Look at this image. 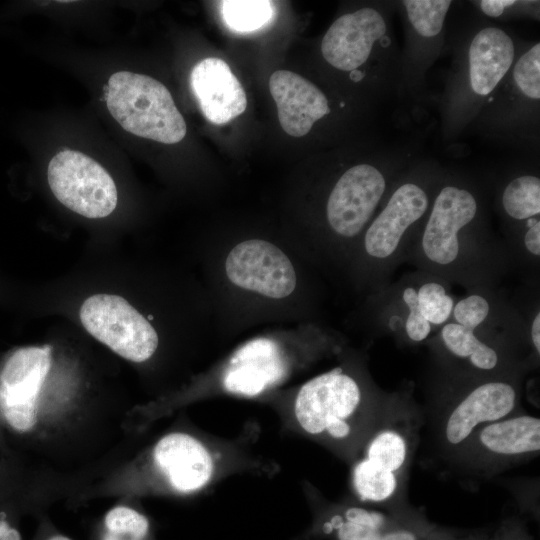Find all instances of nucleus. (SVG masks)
Here are the masks:
<instances>
[{"label": "nucleus", "instance_id": "nucleus-1", "mask_svg": "<svg viewBox=\"0 0 540 540\" xmlns=\"http://www.w3.org/2000/svg\"><path fill=\"white\" fill-rule=\"evenodd\" d=\"M388 396L339 366L306 381L289 400L271 405L281 431L313 441L350 465Z\"/></svg>", "mask_w": 540, "mask_h": 540}, {"label": "nucleus", "instance_id": "nucleus-2", "mask_svg": "<svg viewBox=\"0 0 540 540\" xmlns=\"http://www.w3.org/2000/svg\"><path fill=\"white\" fill-rule=\"evenodd\" d=\"M425 424L410 393L389 394L384 408L350 466L352 498L367 505L406 508L411 465Z\"/></svg>", "mask_w": 540, "mask_h": 540}, {"label": "nucleus", "instance_id": "nucleus-3", "mask_svg": "<svg viewBox=\"0 0 540 540\" xmlns=\"http://www.w3.org/2000/svg\"><path fill=\"white\" fill-rule=\"evenodd\" d=\"M521 385L515 375L473 376L443 395L429 413L432 447L449 465L482 426L521 412Z\"/></svg>", "mask_w": 540, "mask_h": 540}, {"label": "nucleus", "instance_id": "nucleus-4", "mask_svg": "<svg viewBox=\"0 0 540 540\" xmlns=\"http://www.w3.org/2000/svg\"><path fill=\"white\" fill-rule=\"evenodd\" d=\"M105 96L109 112L127 132L164 144L178 143L186 135L185 120L171 93L150 76L116 72Z\"/></svg>", "mask_w": 540, "mask_h": 540}, {"label": "nucleus", "instance_id": "nucleus-5", "mask_svg": "<svg viewBox=\"0 0 540 540\" xmlns=\"http://www.w3.org/2000/svg\"><path fill=\"white\" fill-rule=\"evenodd\" d=\"M539 452L540 419L521 411L480 427L448 466L472 483L530 461Z\"/></svg>", "mask_w": 540, "mask_h": 540}, {"label": "nucleus", "instance_id": "nucleus-6", "mask_svg": "<svg viewBox=\"0 0 540 540\" xmlns=\"http://www.w3.org/2000/svg\"><path fill=\"white\" fill-rule=\"evenodd\" d=\"M478 204L471 192L446 186L437 195L416 245L418 258L434 273L457 275L467 268L469 248L460 232L473 222Z\"/></svg>", "mask_w": 540, "mask_h": 540}, {"label": "nucleus", "instance_id": "nucleus-7", "mask_svg": "<svg viewBox=\"0 0 540 540\" xmlns=\"http://www.w3.org/2000/svg\"><path fill=\"white\" fill-rule=\"evenodd\" d=\"M302 490L315 514L317 529L335 540H419L416 527L402 516L408 507L388 513L353 498L332 502L306 480Z\"/></svg>", "mask_w": 540, "mask_h": 540}, {"label": "nucleus", "instance_id": "nucleus-8", "mask_svg": "<svg viewBox=\"0 0 540 540\" xmlns=\"http://www.w3.org/2000/svg\"><path fill=\"white\" fill-rule=\"evenodd\" d=\"M79 316L88 333L129 361L144 362L158 347L155 329L121 296L92 295L82 303Z\"/></svg>", "mask_w": 540, "mask_h": 540}, {"label": "nucleus", "instance_id": "nucleus-9", "mask_svg": "<svg viewBox=\"0 0 540 540\" xmlns=\"http://www.w3.org/2000/svg\"><path fill=\"white\" fill-rule=\"evenodd\" d=\"M48 183L67 208L86 218L110 215L117 205V189L110 174L89 156L63 150L50 161Z\"/></svg>", "mask_w": 540, "mask_h": 540}, {"label": "nucleus", "instance_id": "nucleus-10", "mask_svg": "<svg viewBox=\"0 0 540 540\" xmlns=\"http://www.w3.org/2000/svg\"><path fill=\"white\" fill-rule=\"evenodd\" d=\"M296 360L278 341L259 337L237 348L219 372V391L244 398H260L282 384Z\"/></svg>", "mask_w": 540, "mask_h": 540}, {"label": "nucleus", "instance_id": "nucleus-11", "mask_svg": "<svg viewBox=\"0 0 540 540\" xmlns=\"http://www.w3.org/2000/svg\"><path fill=\"white\" fill-rule=\"evenodd\" d=\"M49 345L14 351L0 371V412L17 431L30 430L37 421V403L51 367Z\"/></svg>", "mask_w": 540, "mask_h": 540}, {"label": "nucleus", "instance_id": "nucleus-12", "mask_svg": "<svg viewBox=\"0 0 540 540\" xmlns=\"http://www.w3.org/2000/svg\"><path fill=\"white\" fill-rule=\"evenodd\" d=\"M428 209L425 191L414 183L398 187L367 228L363 248L368 259L384 270L391 268L406 247L411 227Z\"/></svg>", "mask_w": 540, "mask_h": 540}, {"label": "nucleus", "instance_id": "nucleus-13", "mask_svg": "<svg viewBox=\"0 0 540 540\" xmlns=\"http://www.w3.org/2000/svg\"><path fill=\"white\" fill-rule=\"evenodd\" d=\"M225 269L236 286L270 298H285L296 286L289 258L265 240L250 239L237 244L226 258Z\"/></svg>", "mask_w": 540, "mask_h": 540}, {"label": "nucleus", "instance_id": "nucleus-14", "mask_svg": "<svg viewBox=\"0 0 540 540\" xmlns=\"http://www.w3.org/2000/svg\"><path fill=\"white\" fill-rule=\"evenodd\" d=\"M386 188L382 173L369 164L348 169L332 189L326 216L331 229L339 236L353 238L369 222Z\"/></svg>", "mask_w": 540, "mask_h": 540}, {"label": "nucleus", "instance_id": "nucleus-15", "mask_svg": "<svg viewBox=\"0 0 540 540\" xmlns=\"http://www.w3.org/2000/svg\"><path fill=\"white\" fill-rule=\"evenodd\" d=\"M385 32L383 17L372 8L344 14L330 26L323 37L322 55L339 70H356L365 63L374 42Z\"/></svg>", "mask_w": 540, "mask_h": 540}, {"label": "nucleus", "instance_id": "nucleus-16", "mask_svg": "<svg viewBox=\"0 0 540 540\" xmlns=\"http://www.w3.org/2000/svg\"><path fill=\"white\" fill-rule=\"evenodd\" d=\"M190 87L203 115L213 124H226L246 110L245 91L222 59L209 57L198 62L190 74Z\"/></svg>", "mask_w": 540, "mask_h": 540}, {"label": "nucleus", "instance_id": "nucleus-17", "mask_svg": "<svg viewBox=\"0 0 540 540\" xmlns=\"http://www.w3.org/2000/svg\"><path fill=\"white\" fill-rule=\"evenodd\" d=\"M269 90L277 106L280 125L290 136L306 135L316 121L330 112L323 92L294 72H273Z\"/></svg>", "mask_w": 540, "mask_h": 540}, {"label": "nucleus", "instance_id": "nucleus-18", "mask_svg": "<svg viewBox=\"0 0 540 540\" xmlns=\"http://www.w3.org/2000/svg\"><path fill=\"white\" fill-rule=\"evenodd\" d=\"M513 59L514 45L504 31L495 27L481 30L469 49L473 91L480 95L489 94L506 74Z\"/></svg>", "mask_w": 540, "mask_h": 540}, {"label": "nucleus", "instance_id": "nucleus-19", "mask_svg": "<svg viewBox=\"0 0 540 540\" xmlns=\"http://www.w3.org/2000/svg\"><path fill=\"white\" fill-rule=\"evenodd\" d=\"M440 338L445 351L452 358L465 361L472 376L515 375L499 349L483 341L472 328L447 323L441 329Z\"/></svg>", "mask_w": 540, "mask_h": 540}, {"label": "nucleus", "instance_id": "nucleus-20", "mask_svg": "<svg viewBox=\"0 0 540 540\" xmlns=\"http://www.w3.org/2000/svg\"><path fill=\"white\" fill-rule=\"evenodd\" d=\"M148 518L127 506H117L107 512L99 540H149Z\"/></svg>", "mask_w": 540, "mask_h": 540}, {"label": "nucleus", "instance_id": "nucleus-21", "mask_svg": "<svg viewBox=\"0 0 540 540\" xmlns=\"http://www.w3.org/2000/svg\"><path fill=\"white\" fill-rule=\"evenodd\" d=\"M221 14L229 28L251 32L266 25L274 14L272 2L264 0H227L221 3Z\"/></svg>", "mask_w": 540, "mask_h": 540}, {"label": "nucleus", "instance_id": "nucleus-22", "mask_svg": "<svg viewBox=\"0 0 540 540\" xmlns=\"http://www.w3.org/2000/svg\"><path fill=\"white\" fill-rule=\"evenodd\" d=\"M503 207L513 219L525 220L540 213V180L525 175L512 180L504 189Z\"/></svg>", "mask_w": 540, "mask_h": 540}, {"label": "nucleus", "instance_id": "nucleus-23", "mask_svg": "<svg viewBox=\"0 0 540 540\" xmlns=\"http://www.w3.org/2000/svg\"><path fill=\"white\" fill-rule=\"evenodd\" d=\"M403 4L415 30L422 36L432 37L441 31L451 1L406 0Z\"/></svg>", "mask_w": 540, "mask_h": 540}, {"label": "nucleus", "instance_id": "nucleus-24", "mask_svg": "<svg viewBox=\"0 0 540 540\" xmlns=\"http://www.w3.org/2000/svg\"><path fill=\"white\" fill-rule=\"evenodd\" d=\"M416 292L418 308L430 325H442L449 319L454 301L441 283L427 281Z\"/></svg>", "mask_w": 540, "mask_h": 540}, {"label": "nucleus", "instance_id": "nucleus-25", "mask_svg": "<svg viewBox=\"0 0 540 540\" xmlns=\"http://www.w3.org/2000/svg\"><path fill=\"white\" fill-rule=\"evenodd\" d=\"M519 89L532 99L540 98V45H534L518 60L513 71Z\"/></svg>", "mask_w": 540, "mask_h": 540}, {"label": "nucleus", "instance_id": "nucleus-26", "mask_svg": "<svg viewBox=\"0 0 540 540\" xmlns=\"http://www.w3.org/2000/svg\"><path fill=\"white\" fill-rule=\"evenodd\" d=\"M489 301L479 294H471L454 305L452 314L455 323L476 330L488 318Z\"/></svg>", "mask_w": 540, "mask_h": 540}, {"label": "nucleus", "instance_id": "nucleus-27", "mask_svg": "<svg viewBox=\"0 0 540 540\" xmlns=\"http://www.w3.org/2000/svg\"><path fill=\"white\" fill-rule=\"evenodd\" d=\"M402 300L408 310L404 324L407 338L415 343L424 341L431 333L432 328L418 308L416 289L414 287H405L402 292Z\"/></svg>", "mask_w": 540, "mask_h": 540}, {"label": "nucleus", "instance_id": "nucleus-28", "mask_svg": "<svg viewBox=\"0 0 540 540\" xmlns=\"http://www.w3.org/2000/svg\"><path fill=\"white\" fill-rule=\"evenodd\" d=\"M523 243L525 249L533 256H540V221L532 219L528 224V229L524 235Z\"/></svg>", "mask_w": 540, "mask_h": 540}, {"label": "nucleus", "instance_id": "nucleus-29", "mask_svg": "<svg viewBox=\"0 0 540 540\" xmlns=\"http://www.w3.org/2000/svg\"><path fill=\"white\" fill-rule=\"evenodd\" d=\"M513 0H482L480 6L482 11L491 17H498L504 11V8L514 4Z\"/></svg>", "mask_w": 540, "mask_h": 540}, {"label": "nucleus", "instance_id": "nucleus-30", "mask_svg": "<svg viewBox=\"0 0 540 540\" xmlns=\"http://www.w3.org/2000/svg\"><path fill=\"white\" fill-rule=\"evenodd\" d=\"M530 337L532 347L534 349L535 356L539 358L540 355V312L539 310L535 313L534 318L531 323L530 328Z\"/></svg>", "mask_w": 540, "mask_h": 540}, {"label": "nucleus", "instance_id": "nucleus-31", "mask_svg": "<svg viewBox=\"0 0 540 540\" xmlns=\"http://www.w3.org/2000/svg\"><path fill=\"white\" fill-rule=\"evenodd\" d=\"M1 540H21V535L16 528L10 527L3 535Z\"/></svg>", "mask_w": 540, "mask_h": 540}, {"label": "nucleus", "instance_id": "nucleus-32", "mask_svg": "<svg viewBox=\"0 0 540 540\" xmlns=\"http://www.w3.org/2000/svg\"><path fill=\"white\" fill-rule=\"evenodd\" d=\"M10 527L5 518H0V540Z\"/></svg>", "mask_w": 540, "mask_h": 540}, {"label": "nucleus", "instance_id": "nucleus-33", "mask_svg": "<svg viewBox=\"0 0 540 540\" xmlns=\"http://www.w3.org/2000/svg\"><path fill=\"white\" fill-rule=\"evenodd\" d=\"M43 540H72V539L62 534H50Z\"/></svg>", "mask_w": 540, "mask_h": 540}, {"label": "nucleus", "instance_id": "nucleus-34", "mask_svg": "<svg viewBox=\"0 0 540 540\" xmlns=\"http://www.w3.org/2000/svg\"><path fill=\"white\" fill-rule=\"evenodd\" d=\"M351 78L354 80V81H358L362 78V73L359 72L358 70H353L352 73H351Z\"/></svg>", "mask_w": 540, "mask_h": 540}]
</instances>
